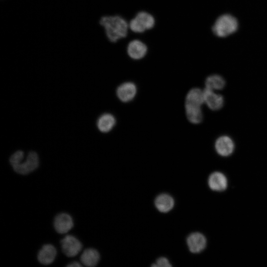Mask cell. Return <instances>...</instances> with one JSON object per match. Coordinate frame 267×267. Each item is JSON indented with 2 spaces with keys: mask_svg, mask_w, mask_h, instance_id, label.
Returning <instances> with one entry per match:
<instances>
[{
  "mask_svg": "<svg viewBox=\"0 0 267 267\" xmlns=\"http://www.w3.org/2000/svg\"><path fill=\"white\" fill-rule=\"evenodd\" d=\"M57 255V250L51 244H45L42 246L37 254L38 262L43 265H49L52 264Z\"/></svg>",
  "mask_w": 267,
  "mask_h": 267,
  "instance_id": "9",
  "label": "cell"
},
{
  "mask_svg": "<svg viewBox=\"0 0 267 267\" xmlns=\"http://www.w3.org/2000/svg\"><path fill=\"white\" fill-rule=\"evenodd\" d=\"M208 183L212 190L222 191L226 188L227 180L226 177L222 173L215 172L209 176Z\"/></svg>",
  "mask_w": 267,
  "mask_h": 267,
  "instance_id": "14",
  "label": "cell"
},
{
  "mask_svg": "<svg viewBox=\"0 0 267 267\" xmlns=\"http://www.w3.org/2000/svg\"><path fill=\"white\" fill-rule=\"evenodd\" d=\"M187 244L190 251L193 253H198L202 251L206 246V239L201 233L194 232L187 238Z\"/></svg>",
  "mask_w": 267,
  "mask_h": 267,
  "instance_id": "12",
  "label": "cell"
},
{
  "mask_svg": "<svg viewBox=\"0 0 267 267\" xmlns=\"http://www.w3.org/2000/svg\"><path fill=\"white\" fill-rule=\"evenodd\" d=\"M115 117L110 113H104L97 120V126L102 133H108L111 131L116 124Z\"/></svg>",
  "mask_w": 267,
  "mask_h": 267,
  "instance_id": "16",
  "label": "cell"
},
{
  "mask_svg": "<svg viewBox=\"0 0 267 267\" xmlns=\"http://www.w3.org/2000/svg\"><path fill=\"white\" fill-rule=\"evenodd\" d=\"M155 206L161 212H169L174 207L173 198L167 194H162L157 197L155 201Z\"/></svg>",
  "mask_w": 267,
  "mask_h": 267,
  "instance_id": "17",
  "label": "cell"
},
{
  "mask_svg": "<svg viewBox=\"0 0 267 267\" xmlns=\"http://www.w3.org/2000/svg\"><path fill=\"white\" fill-rule=\"evenodd\" d=\"M186 117L191 123L198 124L203 120V113L200 107H185Z\"/></svg>",
  "mask_w": 267,
  "mask_h": 267,
  "instance_id": "19",
  "label": "cell"
},
{
  "mask_svg": "<svg viewBox=\"0 0 267 267\" xmlns=\"http://www.w3.org/2000/svg\"><path fill=\"white\" fill-rule=\"evenodd\" d=\"M137 93V87L132 82H125L120 85L116 89V95L123 102H129L133 100Z\"/></svg>",
  "mask_w": 267,
  "mask_h": 267,
  "instance_id": "8",
  "label": "cell"
},
{
  "mask_svg": "<svg viewBox=\"0 0 267 267\" xmlns=\"http://www.w3.org/2000/svg\"><path fill=\"white\" fill-rule=\"evenodd\" d=\"M204 103V90L200 88L191 89L186 95L185 107H200Z\"/></svg>",
  "mask_w": 267,
  "mask_h": 267,
  "instance_id": "13",
  "label": "cell"
},
{
  "mask_svg": "<svg viewBox=\"0 0 267 267\" xmlns=\"http://www.w3.org/2000/svg\"><path fill=\"white\" fill-rule=\"evenodd\" d=\"M204 90V103L211 110L216 111L222 108L223 105V96L215 93L214 90L205 88Z\"/></svg>",
  "mask_w": 267,
  "mask_h": 267,
  "instance_id": "11",
  "label": "cell"
},
{
  "mask_svg": "<svg viewBox=\"0 0 267 267\" xmlns=\"http://www.w3.org/2000/svg\"><path fill=\"white\" fill-rule=\"evenodd\" d=\"M83 265L81 264V263H79L77 261H73L71 263H70L69 264H67L66 265V267H82Z\"/></svg>",
  "mask_w": 267,
  "mask_h": 267,
  "instance_id": "21",
  "label": "cell"
},
{
  "mask_svg": "<svg viewBox=\"0 0 267 267\" xmlns=\"http://www.w3.org/2000/svg\"><path fill=\"white\" fill-rule=\"evenodd\" d=\"M156 20L150 12L141 10L129 20L130 31L135 34H142L155 27Z\"/></svg>",
  "mask_w": 267,
  "mask_h": 267,
  "instance_id": "3",
  "label": "cell"
},
{
  "mask_svg": "<svg viewBox=\"0 0 267 267\" xmlns=\"http://www.w3.org/2000/svg\"><path fill=\"white\" fill-rule=\"evenodd\" d=\"M74 224L72 216L65 212L58 213L53 219V227L58 234L67 233L74 227Z\"/></svg>",
  "mask_w": 267,
  "mask_h": 267,
  "instance_id": "7",
  "label": "cell"
},
{
  "mask_svg": "<svg viewBox=\"0 0 267 267\" xmlns=\"http://www.w3.org/2000/svg\"><path fill=\"white\" fill-rule=\"evenodd\" d=\"M131 39L126 46V53L128 56L134 61H140L143 59L148 52V46L141 39L133 37L129 34Z\"/></svg>",
  "mask_w": 267,
  "mask_h": 267,
  "instance_id": "5",
  "label": "cell"
},
{
  "mask_svg": "<svg viewBox=\"0 0 267 267\" xmlns=\"http://www.w3.org/2000/svg\"><path fill=\"white\" fill-rule=\"evenodd\" d=\"M80 259L83 266L87 267H94L99 263L100 254L95 248H88L83 251Z\"/></svg>",
  "mask_w": 267,
  "mask_h": 267,
  "instance_id": "15",
  "label": "cell"
},
{
  "mask_svg": "<svg viewBox=\"0 0 267 267\" xmlns=\"http://www.w3.org/2000/svg\"><path fill=\"white\" fill-rule=\"evenodd\" d=\"M237 19L230 14H224L218 17L212 26L211 30L217 37H227L238 29Z\"/></svg>",
  "mask_w": 267,
  "mask_h": 267,
  "instance_id": "4",
  "label": "cell"
},
{
  "mask_svg": "<svg viewBox=\"0 0 267 267\" xmlns=\"http://www.w3.org/2000/svg\"><path fill=\"white\" fill-rule=\"evenodd\" d=\"M24 152L18 150L14 152L9 158V163L13 171L21 175H27L37 169L40 164L38 154L34 151L28 153L24 159Z\"/></svg>",
  "mask_w": 267,
  "mask_h": 267,
  "instance_id": "2",
  "label": "cell"
},
{
  "mask_svg": "<svg viewBox=\"0 0 267 267\" xmlns=\"http://www.w3.org/2000/svg\"><path fill=\"white\" fill-rule=\"evenodd\" d=\"M205 88L214 90H221L225 85V81L223 78L217 74L209 76L205 80Z\"/></svg>",
  "mask_w": 267,
  "mask_h": 267,
  "instance_id": "18",
  "label": "cell"
},
{
  "mask_svg": "<svg viewBox=\"0 0 267 267\" xmlns=\"http://www.w3.org/2000/svg\"><path fill=\"white\" fill-rule=\"evenodd\" d=\"M215 148L218 154L226 157L230 155L233 152L234 144L229 136L222 135L216 140Z\"/></svg>",
  "mask_w": 267,
  "mask_h": 267,
  "instance_id": "10",
  "label": "cell"
},
{
  "mask_svg": "<svg viewBox=\"0 0 267 267\" xmlns=\"http://www.w3.org/2000/svg\"><path fill=\"white\" fill-rule=\"evenodd\" d=\"M152 266L159 267H171V265L167 258L161 257L157 260L156 264L153 265Z\"/></svg>",
  "mask_w": 267,
  "mask_h": 267,
  "instance_id": "20",
  "label": "cell"
},
{
  "mask_svg": "<svg viewBox=\"0 0 267 267\" xmlns=\"http://www.w3.org/2000/svg\"><path fill=\"white\" fill-rule=\"evenodd\" d=\"M61 250L67 257L72 258L78 255L82 251L83 245L76 236L67 234L60 241Z\"/></svg>",
  "mask_w": 267,
  "mask_h": 267,
  "instance_id": "6",
  "label": "cell"
},
{
  "mask_svg": "<svg viewBox=\"0 0 267 267\" xmlns=\"http://www.w3.org/2000/svg\"><path fill=\"white\" fill-rule=\"evenodd\" d=\"M104 35L109 42L116 43L126 38L130 33L129 21L119 14H104L99 20Z\"/></svg>",
  "mask_w": 267,
  "mask_h": 267,
  "instance_id": "1",
  "label": "cell"
}]
</instances>
